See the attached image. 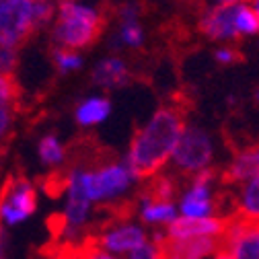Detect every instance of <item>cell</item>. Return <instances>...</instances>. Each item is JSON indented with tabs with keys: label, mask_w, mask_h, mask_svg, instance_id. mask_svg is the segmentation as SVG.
Masks as SVG:
<instances>
[{
	"label": "cell",
	"mask_w": 259,
	"mask_h": 259,
	"mask_svg": "<svg viewBox=\"0 0 259 259\" xmlns=\"http://www.w3.org/2000/svg\"><path fill=\"white\" fill-rule=\"evenodd\" d=\"M101 249L107 253H132L138 247L146 245V235L140 226L134 224H113V229H101L97 233H91Z\"/></svg>",
	"instance_id": "cell-7"
},
{
	"label": "cell",
	"mask_w": 259,
	"mask_h": 259,
	"mask_svg": "<svg viewBox=\"0 0 259 259\" xmlns=\"http://www.w3.org/2000/svg\"><path fill=\"white\" fill-rule=\"evenodd\" d=\"M239 5H218L210 11H204V15L200 17V31L206 37L216 41H231L241 37L235 27Z\"/></svg>",
	"instance_id": "cell-9"
},
{
	"label": "cell",
	"mask_w": 259,
	"mask_h": 259,
	"mask_svg": "<svg viewBox=\"0 0 259 259\" xmlns=\"http://www.w3.org/2000/svg\"><path fill=\"white\" fill-rule=\"evenodd\" d=\"M17 62H19L17 50H13V48H0V74L13 76L15 68H17Z\"/></svg>",
	"instance_id": "cell-23"
},
{
	"label": "cell",
	"mask_w": 259,
	"mask_h": 259,
	"mask_svg": "<svg viewBox=\"0 0 259 259\" xmlns=\"http://www.w3.org/2000/svg\"><path fill=\"white\" fill-rule=\"evenodd\" d=\"M37 208V189L27 177H9L0 189V224L15 226Z\"/></svg>",
	"instance_id": "cell-4"
},
{
	"label": "cell",
	"mask_w": 259,
	"mask_h": 259,
	"mask_svg": "<svg viewBox=\"0 0 259 259\" xmlns=\"http://www.w3.org/2000/svg\"><path fill=\"white\" fill-rule=\"evenodd\" d=\"M241 52L237 50V48H222V50H218L216 52V60L220 62V64H235V62H241Z\"/></svg>",
	"instance_id": "cell-26"
},
{
	"label": "cell",
	"mask_w": 259,
	"mask_h": 259,
	"mask_svg": "<svg viewBox=\"0 0 259 259\" xmlns=\"http://www.w3.org/2000/svg\"><path fill=\"white\" fill-rule=\"evenodd\" d=\"M37 152H39V158H41L44 165L58 167V165L66 163V150H64V146L60 144V140L56 136L41 138V142L37 146Z\"/></svg>",
	"instance_id": "cell-16"
},
{
	"label": "cell",
	"mask_w": 259,
	"mask_h": 259,
	"mask_svg": "<svg viewBox=\"0 0 259 259\" xmlns=\"http://www.w3.org/2000/svg\"><path fill=\"white\" fill-rule=\"evenodd\" d=\"M218 5H239V3H247V0H216Z\"/></svg>",
	"instance_id": "cell-28"
},
{
	"label": "cell",
	"mask_w": 259,
	"mask_h": 259,
	"mask_svg": "<svg viewBox=\"0 0 259 259\" xmlns=\"http://www.w3.org/2000/svg\"><path fill=\"white\" fill-rule=\"evenodd\" d=\"M231 216H204V218H193V216H183L175 218L169 222L167 235L177 237V239H187V237H220L226 226H229Z\"/></svg>",
	"instance_id": "cell-10"
},
{
	"label": "cell",
	"mask_w": 259,
	"mask_h": 259,
	"mask_svg": "<svg viewBox=\"0 0 259 259\" xmlns=\"http://www.w3.org/2000/svg\"><path fill=\"white\" fill-rule=\"evenodd\" d=\"M54 259H84L78 243H60Z\"/></svg>",
	"instance_id": "cell-24"
},
{
	"label": "cell",
	"mask_w": 259,
	"mask_h": 259,
	"mask_svg": "<svg viewBox=\"0 0 259 259\" xmlns=\"http://www.w3.org/2000/svg\"><path fill=\"white\" fill-rule=\"evenodd\" d=\"M109 109H111V105L107 99H103V97H91V99L82 101L76 107V121L82 127L95 125L109 115Z\"/></svg>",
	"instance_id": "cell-14"
},
{
	"label": "cell",
	"mask_w": 259,
	"mask_h": 259,
	"mask_svg": "<svg viewBox=\"0 0 259 259\" xmlns=\"http://www.w3.org/2000/svg\"><path fill=\"white\" fill-rule=\"evenodd\" d=\"M220 237L177 239L169 235H154V245L160 253V259H204L220 251Z\"/></svg>",
	"instance_id": "cell-6"
},
{
	"label": "cell",
	"mask_w": 259,
	"mask_h": 259,
	"mask_svg": "<svg viewBox=\"0 0 259 259\" xmlns=\"http://www.w3.org/2000/svg\"><path fill=\"white\" fill-rule=\"evenodd\" d=\"M107 17L101 9L78 3V0H66L58 9V19L52 29V41L56 48L64 50H87L105 31Z\"/></svg>",
	"instance_id": "cell-2"
},
{
	"label": "cell",
	"mask_w": 259,
	"mask_h": 259,
	"mask_svg": "<svg viewBox=\"0 0 259 259\" xmlns=\"http://www.w3.org/2000/svg\"><path fill=\"white\" fill-rule=\"evenodd\" d=\"M142 218L148 224H163L175 220V204H158V202H144L140 208Z\"/></svg>",
	"instance_id": "cell-17"
},
{
	"label": "cell",
	"mask_w": 259,
	"mask_h": 259,
	"mask_svg": "<svg viewBox=\"0 0 259 259\" xmlns=\"http://www.w3.org/2000/svg\"><path fill=\"white\" fill-rule=\"evenodd\" d=\"M253 9H255V13H257V17H259V0H253Z\"/></svg>",
	"instance_id": "cell-30"
},
{
	"label": "cell",
	"mask_w": 259,
	"mask_h": 259,
	"mask_svg": "<svg viewBox=\"0 0 259 259\" xmlns=\"http://www.w3.org/2000/svg\"><path fill=\"white\" fill-rule=\"evenodd\" d=\"M93 80L97 87L101 89H117L123 87L130 80V72L125 62L119 58H105L97 64V68L93 70Z\"/></svg>",
	"instance_id": "cell-13"
},
{
	"label": "cell",
	"mask_w": 259,
	"mask_h": 259,
	"mask_svg": "<svg viewBox=\"0 0 259 259\" xmlns=\"http://www.w3.org/2000/svg\"><path fill=\"white\" fill-rule=\"evenodd\" d=\"M212 160V140L202 127H185L173 150V167L183 177L204 171Z\"/></svg>",
	"instance_id": "cell-5"
},
{
	"label": "cell",
	"mask_w": 259,
	"mask_h": 259,
	"mask_svg": "<svg viewBox=\"0 0 259 259\" xmlns=\"http://www.w3.org/2000/svg\"><path fill=\"white\" fill-rule=\"evenodd\" d=\"M15 115H17V99L0 97V146L11 138L13 125H15Z\"/></svg>",
	"instance_id": "cell-19"
},
{
	"label": "cell",
	"mask_w": 259,
	"mask_h": 259,
	"mask_svg": "<svg viewBox=\"0 0 259 259\" xmlns=\"http://www.w3.org/2000/svg\"><path fill=\"white\" fill-rule=\"evenodd\" d=\"M235 27L239 35H255L259 33V17L255 13L253 7L241 3L237 9V17H235Z\"/></svg>",
	"instance_id": "cell-18"
},
{
	"label": "cell",
	"mask_w": 259,
	"mask_h": 259,
	"mask_svg": "<svg viewBox=\"0 0 259 259\" xmlns=\"http://www.w3.org/2000/svg\"><path fill=\"white\" fill-rule=\"evenodd\" d=\"M259 175V142L251 144L235 154V160L222 171V185H235L245 183L251 177Z\"/></svg>",
	"instance_id": "cell-11"
},
{
	"label": "cell",
	"mask_w": 259,
	"mask_h": 259,
	"mask_svg": "<svg viewBox=\"0 0 259 259\" xmlns=\"http://www.w3.org/2000/svg\"><path fill=\"white\" fill-rule=\"evenodd\" d=\"M257 101H259V91H257Z\"/></svg>",
	"instance_id": "cell-31"
},
{
	"label": "cell",
	"mask_w": 259,
	"mask_h": 259,
	"mask_svg": "<svg viewBox=\"0 0 259 259\" xmlns=\"http://www.w3.org/2000/svg\"><path fill=\"white\" fill-rule=\"evenodd\" d=\"M214 259H233V257H231L229 253H216V255H214Z\"/></svg>",
	"instance_id": "cell-29"
},
{
	"label": "cell",
	"mask_w": 259,
	"mask_h": 259,
	"mask_svg": "<svg viewBox=\"0 0 259 259\" xmlns=\"http://www.w3.org/2000/svg\"><path fill=\"white\" fill-rule=\"evenodd\" d=\"M187 105L175 99L171 105L160 107L150 121L140 127L132 138L127 154V167L136 179H150L167 165L169 156L185 130Z\"/></svg>",
	"instance_id": "cell-1"
},
{
	"label": "cell",
	"mask_w": 259,
	"mask_h": 259,
	"mask_svg": "<svg viewBox=\"0 0 259 259\" xmlns=\"http://www.w3.org/2000/svg\"><path fill=\"white\" fill-rule=\"evenodd\" d=\"M5 226L0 224V259H5Z\"/></svg>",
	"instance_id": "cell-27"
},
{
	"label": "cell",
	"mask_w": 259,
	"mask_h": 259,
	"mask_svg": "<svg viewBox=\"0 0 259 259\" xmlns=\"http://www.w3.org/2000/svg\"><path fill=\"white\" fill-rule=\"evenodd\" d=\"M62 3H66V0H62Z\"/></svg>",
	"instance_id": "cell-32"
},
{
	"label": "cell",
	"mask_w": 259,
	"mask_h": 259,
	"mask_svg": "<svg viewBox=\"0 0 259 259\" xmlns=\"http://www.w3.org/2000/svg\"><path fill=\"white\" fill-rule=\"evenodd\" d=\"M54 64L60 72H72V70H78L82 66V58L72 52V50H64V48H56L54 50Z\"/></svg>",
	"instance_id": "cell-21"
},
{
	"label": "cell",
	"mask_w": 259,
	"mask_h": 259,
	"mask_svg": "<svg viewBox=\"0 0 259 259\" xmlns=\"http://www.w3.org/2000/svg\"><path fill=\"white\" fill-rule=\"evenodd\" d=\"M117 46H130V48H138L142 44V29L138 21H123L119 23V31H117ZM115 46V48H117Z\"/></svg>",
	"instance_id": "cell-20"
},
{
	"label": "cell",
	"mask_w": 259,
	"mask_h": 259,
	"mask_svg": "<svg viewBox=\"0 0 259 259\" xmlns=\"http://www.w3.org/2000/svg\"><path fill=\"white\" fill-rule=\"evenodd\" d=\"M237 214L259 224V175L245 181V187L241 191V200L237 206Z\"/></svg>",
	"instance_id": "cell-15"
},
{
	"label": "cell",
	"mask_w": 259,
	"mask_h": 259,
	"mask_svg": "<svg viewBox=\"0 0 259 259\" xmlns=\"http://www.w3.org/2000/svg\"><path fill=\"white\" fill-rule=\"evenodd\" d=\"M181 183L175 175L169 173H156L146 179L144 187L140 189V198L144 202H158V204H173L175 196L179 193Z\"/></svg>",
	"instance_id": "cell-12"
},
{
	"label": "cell",
	"mask_w": 259,
	"mask_h": 259,
	"mask_svg": "<svg viewBox=\"0 0 259 259\" xmlns=\"http://www.w3.org/2000/svg\"><path fill=\"white\" fill-rule=\"evenodd\" d=\"M130 259H160V253H158L154 243H146V245H142L136 251L130 253Z\"/></svg>",
	"instance_id": "cell-25"
},
{
	"label": "cell",
	"mask_w": 259,
	"mask_h": 259,
	"mask_svg": "<svg viewBox=\"0 0 259 259\" xmlns=\"http://www.w3.org/2000/svg\"><path fill=\"white\" fill-rule=\"evenodd\" d=\"M218 175L216 169H204L191 177V187L181 200V212L185 216L204 218L214 212V202L210 196V183Z\"/></svg>",
	"instance_id": "cell-8"
},
{
	"label": "cell",
	"mask_w": 259,
	"mask_h": 259,
	"mask_svg": "<svg viewBox=\"0 0 259 259\" xmlns=\"http://www.w3.org/2000/svg\"><path fill=\"white\" fill-rule=\"evenodd\" d=\"M39 29L35 0H0V48L19 50Z\"/></svg>",
	"instance_id": "cell-3"
},
{
	"label": "cell",
	"mask_w": 259,
	"mask_h": 259,
	"mask_svg": "<svg viewBox=\"0 0 259 259\" xmlns=\"http://www.w3.org/2000/svg\"><path fill=\"white\" fill-rule=\"evenodd\" d=\"M78 245H80V251H82L84 259H115L105 249H101L99 245H97L93 235H87L82 241H78Z\"/></svg>",
	"instance_id": "cell-22"
}]
</instances>
